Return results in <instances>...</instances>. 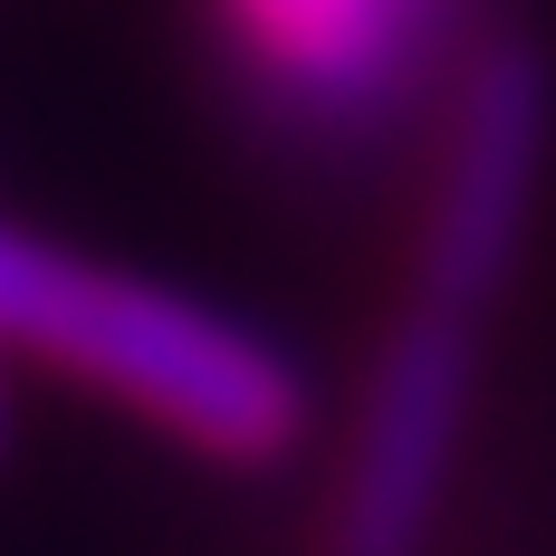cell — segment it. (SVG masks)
I'll return each mask as SVG.
<instances>
[{"instance_id": "1", "label": "cell", "mask_w": 556, "mask_h": 556, "mask_svg": "<svg viewBox=\"0 0 556 556\" xmlns=\"http://www.w3.org/2000/svg\"><path fill=\"white\" fill-rule=\"evenodd\" d=\"M0 345L77 375L87 393L154 422L164 442L230 470H269L307 432V375L269 336H250L240 317L164 278L97 269L10 222H0Z\"/></svg>"}, {"instance_id": "2", "label": "cell", "mask_w": 556, "mask_h": 556, "mask_svg": "<svg viewBox=\"0 0 556 556\" xmlns=\"http://www.w3.org/2000/svg\"><path fill=\"white\" fill-rule=\"evenodd\" d=\"M556 154V77L538 39H490L451 77V125H442V173L422 202L413 240V298L451 317H490L500 288L528 260V222L547 192Z\"/></svg>"}, {"instance_id": "3", "label": "cell", "mask_w": 556, "mask_h": 556, "mask_svg": "<svg viewBox=\"0 0 556 556\" xmlns=\"http://www.w3.org/2000/svg\"><path fill=\"white\" fill-rule=\"evenodd\" d=\"M470 403H480V317L403 298V317L375 345L345 460H336L327 556H422L432 547L442 500L460 480V451H470Z\"/></svg>"}, {"instance_id": "4", "label": "cell", "mask_w": 556, "mask_h": 556, "mask_svg": "<svg viewBox=\"0 0 556 556\" xmlns=\"http://www.w3.org/2000/svg\"><path fill=\"white\" fill-rule=\"evenodd\" d=\"M222 10L260 49V67L307 106H365V87L403 67L422 20V0H222Z\"/></svg>"}, {"instance_id": "5", "label": "cell", "mask_w": 556, "mask_h": 556, "mask_svg": "<svg viewBox=\"0 0 556 556\" xmlns=\"http://www.w3.org/2000/svg\"><path fill=\"white\" fill-rule=\"evenodd\" d=\"M0 460H10V345H0Z\"/></svg>"}]
</instances>
